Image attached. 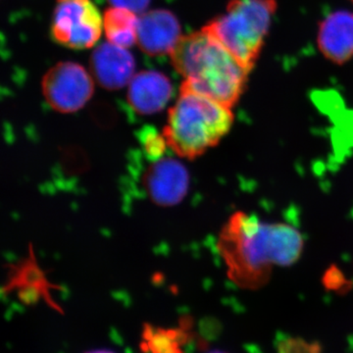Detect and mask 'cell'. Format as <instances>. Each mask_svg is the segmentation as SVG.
I'll list each match as a JSON object with an SVG mask.
<instances>
[{
	"instance_id": "1",
	"label": "cell",
	"mask_w": 353,
	"mask_h": 353,
	"mask_svg": "<svg viewBox=\"0 0 353 353\" xmlns=\"http://www.w3.org/2000/svg\"><path fill=\"white\" fill-rule=\"evenodd\" d=\"M304 243L303 234L292 225L236 211L221 229L216 246L229 280L241 289L256 290L275 269L296 263Z\"/></svg>"
},
{
	"instance_id": "2",
	"label": "cell",
	"mask_w": 353,
	"mask_h": 353,
	"mask_svg": "<svg viewBox=\"0 0 353 353\" xmlns=\"http://www.w3.org/2000/svg\"><path fill=\"white\" fill-rule=\"evenodd\" d=\"M170 55L174 68L185 78L181 88L229 108L240 101L250 73L206 30L182 37Z\"/></svg>"
},
{
	"instance_id": "3",
	"label": "cell",
	"mask_w": 353,
	"mask_h": 353,
	"mask_svg": "<svg viewBox=\"0 0 353 353\" xmlns=\"http://www.w3.org/2000/svg\"><path fill=\"white\" fill-rule=\"evenodd\" d=\"M180 90L162 134L176 155L194 159L227 136L233 127L234 116L232 108L208 97L185 88Z\"/></svg>"
},
{
	"instance_id": "4",
	"label": "cell",
	"mask_w": 353,
	"mask_h": 353,
	"mask_svg": "<svg viewBox=\"0 0 353 353\" xmlns=\"http://www.w3.org/2000/svg\"><path fill=\"white\" fill-rule=\"evenodd\" d=\"M276 9V0H230L226 12L203 29L250 73L263 48Z\"/></svg>"
},
{
	"instance_id": "5",
	"label": "cell",
	"mask_w": 353,
	"mask_h": 353,
	"mask_svg": "<svg viewBox=\"0 0 353 353\" xmlns=\"http://www.w3.org/2000/svg\"><path fill=\"white\" fill-rule=\"evenodd\" d=\"M103 18L92 0H57L52 34L77 50L92 48L101 36Z\"/></svg>"
},
{
	"instance_id": "6",
	"label": "cell",
	"mask_w": 353,
	"mask_h": 353,
	"mask_svg": "<svg viewBox=\"0 0 353 353\" xmlns=\"http://www.w3.org/2000/svg\"><path fill=\"white\" fill-rule=\"evenodd\" d=\"M41 85L46 101L62 113L80 110L94 94L92 77L81 65L73 62L55 65L43 77Z\"/></svg>"
},
{
	"instance_id": "7",
	"label": "cell",
	"mask_w": 353,
	"mask_h": 353,
	"mask_svg": "<svg viewBox=\"0 0 353 353\" xmlns=\"http://www.w3.org/2000/svg\"><path fill=\"white\" fill-rule=\"evenodd\" d=\"M189 173L178 160L159 157L150 164L143 176L148 196L154 203L162 206L175 205L187 194Z\"/></svg>"
},
{
	"instance_id": "8",
	"label": "cell",
	"mask_w": 353,
	"mask_h": 353,
	"mask_svg": "<svg viewBox=\"0 0 353 353\" xmlns=\"http://www.w3.org/2000/svg\"><path fill=\"white\" fill-rule=\"evenodd\" d=\"M181 38L180 23L170 11H148L139 18L137 43L150 57L171 54Z\"/></svg>"
},
{
	"instance_id": "9",
	"label": "cell",
	"mask_w": 353,
	"mask_h": 353,
	"mask_svg": "<svg viewBox=\"0 0 353 353\" xmlns=\"http://www.w3.org/2000/svg\"><path fill=\"white\" fill-rule=\"evenodd\" d=\"M134 67L131 53L110 41L97 46L90 58L92 75L101 87L108 90H118L131 82Z\"/></svg>"
},
{
	"instance_id": "10",
	"label": "cell",
	"mask_w": 353,
	"mask_h": 353,
	"mask_svg": "<svg viewBox=\"0 0 353 353\" xmlns=\"http://www.w3.org/2000/svg\"><path fill=\"white\" fill-rule=\"evenodd\" d=\"M173 87L164 74L143 71L132 77L128 88V101L136 112L143 115L162 110L170 101Z\"/></svg>"
},
{
	"instance_id": "11",
	"label": "cell",
	"mask_w": 353,
	"mask_h": 353,
	"mask_svg": "<svg viewBox=\"0 0 353 353\" xmlns=\"http://www.w3.org/2000/svg\"><path fill=\"white\" fill-rule=\"evenodd\" d=\"M318 46L325 57L343 64L353 57V13L340 10L327 16L319 26Z\"/></svg>"
},
{
	"instance_id": "12",
	"label": "cell",
	"mask_w": 353,
	"mask_h": 353,
	"mask_svg": "<svg viewBox=\"0 0 353 353\" xmlns=\"http://www.w3.org/2000/svg\"><path fill=\"white\" fill-rule=\"evenodd\" d=\"M138 23L136 13L118 7L109 8L103 16V29L108 41L125 48L136 43Z\"/></svg>"
},
{
	"instance_id": "13",
	"label": "cell",
	"mask_w": 353,
	"mask_h": 353,
	"mask_svg": "<svg viewBox=\"0 0 353 353\" xmlns=\"http://www.w3.org/2000/svg\"><path fill=\"white\" fill-rule=\"evenodd\" d=\"M143 141L146 153L154 159L163 157L165 150L168 148L163 134L154 132H145Z\"/></svg>"
},
{
	"instance_id": "14",
	"label": "cell",
	"mask_w": 353,
	"mask_h": 353,
	"mask_svg": "<svg viewBox=\"0 0 353 353\" xmlns=\"http://www.w3.org/2000/svg\"><path fill=\"white\" fill-rule=\"evenodd\" d=\"M113 7L124 8L136 14L143 13L150 6V0H109Z\"/></svg>"
},
{
	"instance_id": "15",
	"label": "cell",
	"mask_w": 353,
	"mask_h": 353,
	"mask_svg": "<svg viewBox=\"0 0 353 353\" xmlns=\"http://www.w3.org/2000/svg\"><path fill=\"white\" fill-rule=\"evenodd\" d=\"M88 353H114L112 352H109V350H94V352H90Z\"/></svg>"
},
{
	"instance_id": "16",
	"label": "cell",
	"mask_w": 353,
	"mask_h": 353,
	"mask_svg": "<svg viewBox=\"0 0 353 353\" xmlns=\"http://www.w3.org/2000/svg\"><path fill=\"white\" fill-rule=\"evenodd\" d=\"M209 353H226V352H219V350H214V352H211Z\"/></svg>"
},
{
	"instance_id": "17",
	"label": "cell",
	"mask_w": 353,
	"mask_h": 353,
	"mask_svg": "<svg viewBox=\"0 0 353 353\" xmlns=\"http://www.w3.org/2000/svg\"><path fill=\"white\" fill-rule=\"evenodd\" d=\"M352 1L353 2V0H352Z\"/></svg>"
}]
</instances>
